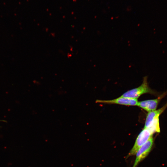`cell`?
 Here are the masks:
<instances>
[{
	"label": "cell",
	"instance_id": "7a4b0ae2",
	"mask_svg": "<svg viewBox=\"0 0 167 167\" xmlns=\"http://www.w3.org/2000/svg\"><path fill=\"white\" fill-rule=\"evenodd\" d=\"M152 135L148 129L144 128L138 135L133 147L126 157L135 155L139 149L152 137Z\"/></svg>",
	"mask_w": 167,
	"mask_h": 167
},
{
	"label": "cell",
	"instance_id": "8992f818",
	"mask_svg": "<svg viewBox=\"0 0 167 167\" xmlns=\"http://www.w3.org/2000/svg\"><path fill=\"white\" fill-rule=\"evenodd\" d=\"M167 107V103L161 108L149 112L147 114L144 128H148L150 126L153 120L164 111Z\"/></svg>",
	"mask_w": 167,
	"mask_h": 167
},
{
	"label": "cell",
	"instance_id": "3957f363",
	"mask_svg": "<svg viewBox=\"0 0 167 167\" xmlns=\"http://www.w3.org/2000/svg\"><path fill=\"white\" fill-rule=\"evenodd\" d=\"M153 143V139L152 137L139 149L136 153L135 160L132 167H136L138 164L148 155Z\"/></svg>",
	"mask_w": 167,
	"mask_h": 167
},
{
	"label": "cell",
	"instance_id": "5b68a950",
	"mask_svg": "<svg viewBox=\"0 0 167 167\" xmlns=\"http://www.w3.org/2000/svg\"><path fill=\"white\" fill-rule=\"evenodd\" d=\"M164 95L163 94L155 99L139 101L137 105L148 112L155 110Z\"/></svg>",
	"mask_w": 167,
	"mask_h": 167
},
{
	"label": "cell",
	"instance_id": "ba28073f",
	"mask_svg": "<svg viewBox=\"0 0 167 167\" xmlns=\"http://www.w3.org/2000/svg\"><path fill=\"white\" fill-rule=\"evenodd\" d=\"M0 121H1V120H0Z\"/></svg>",
	"mask_w": 167,
	"mask_h": 167
},
{
	"label": "cell",
	"instance_id": "277c9868",
	"mask_svg": "<svg viewBox=\"0 0 167 167\" xmlns=\"http://www.w3.org/2000/svg\"><path fill=\"white\" fill-rule=\"evenodd\" d=\"M96 102L108 104H117L127 106H136L138 102L137 99L120 96L111 100H97Z\"/></svg>",
	"mask_w": 167,
	"mask_h": 167
},
{
	"label": "cell",
	"instance_id": "6da1fadb",
	"mask_svg": "<svg viewBox=\"0 0 167 167\" xmlns=\"http://www.w3.org/2000/svg\"><path fill=\"white\" fill-rule=\"evenodd\" d=\"M147 93L154 94L155 92L149 87L147 76H145L144 77L143 83L140 86L126 92L121 96L137 99L141 95Z\"/></svg>",
	"mask_w": 167,
	"mask_h": 167
},
{
	"label": "cell",
	"instance_id": "52a82bcc",
	"mask_svg": "<svg viewBox=\"0 0 167 167\" xmlns=\"http://www.w3.org/2000/svg\"><path fill=\"white\" fill-rule=\"evenodd\" d=\"M159 116H157L153 121L150 126L148 128L151 133L153 134L155 132L159 133L160 132Z\"/></svg>",
	"mask_w": 167,
	"mask_h": 167
}]
</instances>
